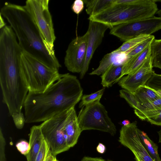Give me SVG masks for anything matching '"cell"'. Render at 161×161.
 Instances as JSON below:
<instances>
[{
  "label": "cell",
  "instance_id": "e0dca14e",
  "mask_svg": "<svg viewBox=\"0 0 161 161\" xmlns=\"http://www.w3.org/2000/svg\"><path fill=\"white\" fill-rule=\"evenodd\" d=\"M44 140L39 126H33L30 129L29 134L30 150L26 156L27 161H35Z\"/></svg>",
  "mask_w": 161,
  "mask_h": 161
},
{
  "label": "cell",
  "instance_id": "ee69618b",
  "mask_svg": "<svg viewBox=\"0 0 161 161\" xmlns=\"http://www.w3.org/2000/svg\"><path fill=\"white\" fill-rule=\"evenodd\" d=\"M154 2H155L156 3L157 2H161V0H154Z\"/></svg>",
  "mask_w": 161,
  "mask_h": 161
},
{
  "label": "cell",
  "instance_id": "836d02e7",
  "mask_svg": "<svg viewBox=\"0 0 161 161\" xmlns=\"http://www.w3.org/2000/svg\"><path fill=\"white\" fill-rule=\"evenodd\" d=\"M0 161H5V154L4 153V149L5 145V142L1 128H0Z\"/></svg>",
  "mask_w": 161,
  "mask_h": 161
},
{
  "label": "cell",
  "instance_id": "8d00e7d4",
  "mask_svg": "<svg viewBox=\"0 0 161 161\" xmlns=\"http://www.w3.org/2000/svg\"><path fill=\"white\" fill-rule=\"evenodd\" d=\"M45 161H59L56 158V156L53 155L50 149L46 156Z\"/></svg>",
  "mask_w": 161,
  "mask_h": 161
},
{
  "label": "cell",
  "instance_id": "d590c367",
  "mask_svg": "<svg viewBox=\"0 0 161 161\" xmlns=\"http://www.w3.org/2000/svg\"><path fill=\"white\" fill-rule=\"evenodd\" d=\"M81 161H107L101 158H92L88 157H84L82 159Z\"/></svg>",
  "mask_w": 161,
  "mask_h": 161
},
{
  "label": "cell",
  "instance_id": "484cf974",
  "mask_svg": "<svg viewBox=\"0 0 161 161\" xmlns=\"http://www.w3.org/2000/svg\"><path fill=\"white\" fill-rule=\"evenodd\" d=\"M161 108V98L140 105L137 109L134 110V112H144L152 110Z\"/></svg>",
  "mask_w": 161,
  "mask_h": 161
},
{
  "label": "cell",
  "instance_id": "ac0fdd59",
  "mask_svg": "<svg viewBox=\"0 0 161 161\" xmlns=\"http://www.w3.org/2000/svg\"><path fill=\"white\" fill-rule=\"evenodd\" d=\"M86 7V11L89 16L100 13L112 6L115 0H83Z\"/></svg>",
  "mask_w": 161,
  "mask_h": 161
},
{
  "label": "cell",
  "instance_id": "8fae6325",
  "mask_svg": "<svg viewBox=\"0 0 161 161\" xmlns=\"http://www.w3.org/2000/svg\"><path fill=\"white\" fill-rule=\"evenodd\" d=\"M88 33L77 36L69 43L66 51L64 64L72 73H80L84 64L86 52Z\"/></svg>",
  "mask_w": 161,
  "mask_h": 161
},
{
  "label": "cell",
  "instance_id": "7bdbcfd3",
  "mask_svg": "<svg viewBox=\"0 0 161 161\" xmlns=\"http://www.w3.org/2000/svg\"><path fill=\"white\" fill-rule=\"evenodd\" d=\"M156 14H157L159 17H161V9L158 10Z\"/></svg>",
  "mask_w": 161,
  "mask_h": 161
},
{
  "label": "cell",
  "instance_id": "7402d4cb",
  "mask_svg": "<svg viewBox=\"0 0 161 161\" xmlns=\"http://www.w3.org/2000/svg\"><path fill=\"white\" fill-rule=\"evenodd\" d=\"M134 113L142 120H147L151 124L161 126V108L152 110Z\"/></svg>",
  "mask_w": 161,
  "mask_h": 161
},
{
  "label": "cell",
  "instance_id": "30bf717a",
  "mask_svg": "<svg viewBox=\"0 0 161 161\" xmlns=\"http://www.w3.org/2000/svg\"><path fill=\"white\" fill-rule=\"evenodd\" d=\"M137 124V121H135L122 126L120 131L119 142L131 151L136 161H154L142 141Z\"/></svg>",
  "mask_w": 161,
  "mask_h": 161
},
{
  "label": "cell",
  "instance_id": "3957f363",
  "mask_svg": "<svg viewBox=\"0 0 161 161\" xmlns=\"http://www.w3.org/2000/svg\"><path fill=\"white\" fill-rule=\"evenodd\" d=\"M0 14L12 27L23 52L47 67L58 70L61 65L56 56L49 52L38 27L24 6L6 2Z\"/></svg>",
  "mask_w": 161,
  "mask_h": 161
},
{
  "label": "cell",
  "instance_id": "74e56055",
  "mask_svg": "<svg viewBox=\"0 0 161 161\" xmlns=\"http://www.w3.org/2000/svg\"><path fill=\"white\" fill-rule=\"evenodd\" d=\"M96 150L99 153L103 154L105 152L106 147L103 144L99 143L96 147Z\"/></svg>",
  "mask_w": 161,
  "mask_h": 161
},
{
  "label": "cell",
  "instance_id": "9c48e42d",
  "mask_svg": "<svg viewBox=\"0 0 161 161\" xmlns=\"http://www.w3.org/2000/svg\"><path fill=\"white\" fill-rule=\"evenodd\" d=\"M110 29V34L125 42L141 35H152L161 30V17L154 16L126 22L114 26Z\"/></svg>",
  "mask_w": 161,
  "mask_h": 161
},
{
  "label": "cell",
  "instance_id": "2e32d148",
  "mask_svg": "<svg viewBox=\"0 0 161 161\" xmlns=\"http://www.w3.org/2000/svg\"><path fill=\"white\" fill-rule=\"evenodd\" d=\"M127 58L125 53L114 50L105 55L100 61L98 67L89 74L91 75H102L110 66L122 64Z\"/></svg>",
  "mask_w": 161,
  "mask_h": 161
},
{
  "label": "cell",
  "instance_id": "4316f807",
  "mask_svg": "<svg viewBox=\"0 0 161 161\" xmlns=\"http://www.w3.org/2000/svg\"><path fill=\"white\" fill-rule=\"evenodd\" d=\"M119 96L125 99L130 106L134 109L138 108L139 105L133 94L124 89L119 91Z\"/></svg>",
  "mask_w": 161,
  "mask_h": 161
},
{
  "label": "cell",
  "instance_id": "ab89813d",
  "mask_svg": "<svg viewBox=\"0 0 161 161\" xmlns=\"http://www.w3.org/2000/svg\"><path fill=\"white\" fill-rule=\"evenodd\" d=\"M124 126L127 125L130 123V121L128 119H125L121 122Z\"/></svg>",
  "mask_w": 161,
  "mask_h": 161
},
{
  "label": "cell",
  "instance_id": "60d3db41",
  "mask_svg": "<svg viewBox=\"0 0 161 161\" xmlns=\"http://www.w3.org/2000/svg\"><path fill=\"white\" fill-rule=\"evenodd\" d=\"M158 133L159 136L158 142L161 143V129L158 131Z\"/></svg>",
  "mask_w": 161,
  "mask_h": 161
},
{
  "label": "cell",
  "instance_id": "f35d334b",
  "mask_svg": "<svg viewBox=\"0 0 161 161\" xmlns=\"http://www.w3.org/2000/svg\"><path fill=\"white\" fill-rule=\"evenodd\" d=\"M3 17L2 15L0 14V29L2 28L5 26L6 25L5 23L3 18Z\"/></svg>",
  "mask_w": 161,
  "mask_h": 161
},
{
  "label": "cell",
  "instance_id": "5b68a950",
  "mask_svg": "<svg viewBox=\"0 0 161 161\" xmlns=\"http://www.w3.org/2000/svg\"><path fill=\"white\" fill-rule=\"evenodd\" d=\"M20 69L29 92H42L60 77L58 70L50 68L22 52L19 59Z\"/></svg>",
  "mask_w": 161,
  "mask_h": 161
},
{
  "label": "cell",
  "instance_id": "44dd1931",
  "mask_svg": "<svg viewBox=\"0 0 161 161\" xmlns=\"http://www.w3.org/2000/svg\"><path fill=\"white\" fill-rule=\"evenodd\" d=\"M138 131L146 149L154 161H161L158 152V147L150 139L147 134L138 128Z\"/></svg>",
  "mask_w": 161,
  "mask_h": 161
},
{
  "label": "cell",
  "instance_id": "cb8c5ba5",
  "mask_svg": "<svg viewBox=\"0 0 161 161\" xmlns=\"http://www.w3.org/2000/svg\"><path fill=\"white\" fill-rule=\"evenodd\" d=\"M105 88L89 95H84L82 97L81 101L79 104V108L85 106L94 101L100 99L104 91Z\"/></svg>",
  "mask_w": 161,
  "mask_h": 161
},
{
  "label": "cell",
  "instance_id": "e575fe53",
  "mask_svg": "<svg viewBox=\"0 0 161 161\" xmlns=\"http://www.w3.org/2000/svg\"><path fill=\"white\" fill-rule=\"evenodd\" d=\"M153 66L161 69V53L153 58Z\"/></svg>",
  "mask_w": 161,
  "mask_h": 161
},
{
  "label": "cell",
  "instance_id": "7c38bea8",
  "mask_svg": "<svg viewBox=\"0 0 161 161\" xmlns=\"http://www.w3.org/2000/svg\"><path fill=\"white\" fill-rule=\"evenodd\" d=\"M88 36L86 55L84 64L80 73V78L82 79L88 70L91 60L97 47L101 43L106 31L110 27L98 22L89 20Z\"/></svg>",
  "mask_w": 161,
  "mask_h": 161
},
{
  "label": "cell",
  "instance_id": "603a6c76",
  "mask_svg": "<svg viewBox=\"0 0 161 161\" xmlns=\"http://www.w3.org/2000/svg\"><path fill=\"white\" fill-rule=\"evenodd\" d=\"M151 35H143L138 36L124 42L115 50L126 53L136 46L149 38Z\"/></svg>",
  "mask_w": 161,
  "mask_h": 161
},
{
  "label": "cell",
  "instance_id": "d6986e66",
  "mask_svg": "<svg viewBox=\"0 0 161 161\" xmlns=\"http://www.w3.org/2000/svg\"><path fill=\"white\" fill-rule=\"evenodd\" d=\"M122 64L113 65L102 75L101 84L104 87H108L118 82L122 72Z\"/></svg>",
  "mask_w": 161,
  "mask_h": 161
},
{
  "label": "cell",
  "instance_id": "9a60e30c",
  "mask_svg": "<svg viewBox=\"0 0 161 161\" xmlns=\"http://www.w3.org/2000/svg\"><path fill=\"white\" fill-rule=\"evenodd\" d=\"M65 130L67 144L70 148L72 147L77 143L82 132L78 124L75 107L70 110L66 122Z\"/></svg>",
  "mask_w": 161,
  "mask_h": 161
},
{
  "label": "cell",
  "instance_id": "b9f144b4",
  "mask_svg": "<svg viewBox=\"0 0 161 161\" xmlns=\"http://www.w3.org/2000/svg\"><path fill=\"white\" fill-rule=\"evenodd\" d=\"M156 92L159 96L161 98V90H156Z\"/></svg>",
  "mask_w": 161,
  "mask_h": 161
},
{
  "label": "cell",
  "instance_id": "d6a6232c",
  "mask_svg": "<svg viewBox=\"0 0 161 161\" xmlns=\"http://www.w3.org/2000/svg\"><path fill=\"white\" fill-rule=\"evenodd\" d=\"M84 7V3L83 0H76L73 3L71 9L75 13L78 14L83 10Z\"/></svg>",
  "mask_w": 161,
  "mask_h": 161
},
{
  "label": "cell",
  "instance_id": "d4e9b609",
  "mask_svg": "<svg viewBox=\"0 0 161 161\" xmlns=\"http://www.w3.org/2000/svg\"><path fill=\"white\" fill-rule=\"evenodd\" d=\"M155 39V36L151 35L150 37L125 53L127 58L133 57L142 52L148 46L151 44Z\"/></svg>",
  "mask_w": 161,
  "mask_h": 161
},
{
  "label": "cell",
  "instance_id": "6da1fadb",
  "mask_svg": "<svg viewBox=\"0 0 161 161\" xmlns=\"http://www.w3.org/2000/svg\"><path fill=\"white\" fill-rule=\"evenodd\" d=\"M83 91L76 76L67 73L43 92H28L24 106L25 123L44 122L75 107Z\"/></svg>",
  "mask_w": 161,
  "mask_h": 161
},
{
  "label": "cell",
  "instance_id": "1f68e13d",
  "mask_svg": "<svg viewBox=\"0 0 161 161\" xmlns=\"http://www.w3.org/2000/svg\"><path fill=\"white\" fill-rule=\"evenodd\" d=\"M152 55L153 58L161 53V39H155L151 44Z\"/></svg>",
  "mask_w": 161,
  "mask_h": 161
},
{
  "label": "cell",
  "instance_id": "83f0119b",
  "mask_svg": "<svg viewBox=\"0 0 161 161\" xmlns=\"http://www.w3.org/2000/svg\"><path fill=\"white\" fill-rule=\"evenodd\" d=\"M146 85L155 90H161V74H158L154 72Z\"/></svg>",
  "mask_w": 161,
  "mask_h": 161
},
{
  "label": "cell",
  "instance_id": "52a82bcc",
  "mask_svg": "<svg viewBox=\"0 0 161 161\" xmlns=\"http://www.w3.org/2000/svg\"><path fill=\"white\" fill-rule=\"evenodd\" d=\"M49 0H27L24 7L38 27L50 53L55 55L56 39L52 17L49 9Z\"/></svg>",
  "mask_w": 161,
  "mask_h": 161
},
{
  "label": "cell",
  "instance_id": "8992f818",
  "mask_svg": "<svg viewBox=\"0 0 161 161\" xmlns=\"http://www.w3.org/2000/svg\"><path fill=\"white\" fill-rule=\"evenodd\" d=\"M100 100H96L82 107L77 116L79 126L82 131L97 130L114 136L116 132V127Z\"/></svg>",
  "mask_w": 161,
  "mask_h": 161
},
{
  "label": "cell",
  "instance_id": "f546056e",
  "mask_svg": "<svg viewBox=\"0 0 161 161\" xmlns=\"http://www.w3.org/2000/svg\"><path fill=\"white\" fill-rule=\"evenodd\" d=\"M11 116L16 127L19 129H22L25 123V117L23 113H15Z\"/></svg>",
  "mask_w": 161,
  "mask_h": 161
},
{
  "label": "cell",
  "instance_id": "ba28073f",
  "mask_svg": "<svg viewBox=\"0 0 161 161\" xmlns=\"http://www.w3.org/2000/svg\"><path fill=\"white\" fill-rule=\"evenodd\" d=\"M70 109L44 121L39 125L51 152L56 156L70 148L67 143L65 125Z\"/></svg>",
  "mask_w": 161,
  "mask_h": 161
},
{
  "label": "cell",
  "instance_id": "5bb4252c",
  "mask_svg": "<svg viewBox=\"0 0 161 161\" xmlns=\"http://www.w3.org/2000/svg\"><path fill=\"white\" fill-rule=\"evenodd\" d=\"M151 44L142 52L127 58L124 62L122 64L121 74L118 82L125 75L131 74L138 69L147 59L152 55Z\"/></svg>",
  "mask_w": 161,
  "mask_h": 161
},
{
  "label": "cell",
  "instance_id": "277c9868",
  "mask_svg": "<svg viewBox=\"0 0 161 161\" xmlns=\"http://www.w3.org/2000/svg\"><path fill=\"white\" fill-rule=\"evenodd\" d=\"M158 10L154 0H137L131 4H114L99 14L89 16L88 19L107 25L110 29L122 23L153 17Z\"/></svg>",
  "mask_w": 161,
  "mask_h": 161
},
{
  "label": "cell",
  "instance_id": "ffe728a7",
  "mask_svg": "<svg viewBox=\"0 0 161 161\" xmlns=\"http://www.w3.org/2000/svg\"><path fill=\"white\" fill-rule=\"evenodd\" d=\"M133 94L139 106L160 97L156 90L146 85L140 86Z\"/></svg>",
  "mask_w": 161,
  "mask_h": 161
},
{
  "label": "cell",
  "instance_id": "f1b7e54d",
  "mask_svg": "<svg viewBox=\"0 0 161 161\" xmlns=\"http://www.w3.org/2000/svg\"><path fill=\"white\" fill-rule=\"evenodd\" d=\"M49 150V145L44 140L42 143L39 152L36 156L35 161H45Z\"/></svg>",
  "mask_w": 161,
  "mask_h": 161
},
{
  "label": "cell",
  "instance_id": "7a4b0ae2",
  "mask_svg": "<svg viewBox=\"0 0 161 161\" xmlns=\"http://www.w3.org/2000/svg\"><path fill=\"white\" fill-rule=\"evenodd\" d=\"M22 52L15 38L0 41V86L3 102L11 116L21 112L29 92L19 65Z\"/></svg>",
  "mask_w": 161,
  "mask_h": 161
},
{
  "label": "cell",
  "instance_id": "4fadbf2b",
  "mask_svg": "<svg viewBox=\"0 0 161 161\" xmlns=\"http://www.w3.org/2000/svg\"><path fill=\"white\" fill-rule=\"evenodd\" d=\"M153 67L151 55L138 69L123 77L118 82V84L124 89L134 94L140 86L146 85L154 72L153 70Z\"/></svg>",
  "mask_w": 161,
  "mask_h": 161
},
{
  "label": "cell",
  "instance_id": "4dcf8cb0",
  "mask_svg": "<svg viewBox=\"0 0 161 161\" xmlns=\"http://www.w3.org/2000/svg\"><path fill=\"white\" fill-rule=\"evenodd\" d=\"M18 151L22 154L26 156L30 150L29 142L24 140H22L16 144Z\"/></svg>",
  "mask_w": 161,
  "mask_h": 161
}]
</instances>
